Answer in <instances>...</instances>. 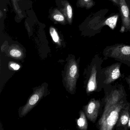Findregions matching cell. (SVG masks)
I'll return each mask as SVG.
<instances>
[{
    "label": "cell",
    "instance_id": "4fadbf2b",
    "mask_svg": "<svg viewBox=\"0 0 130 130\" xmlns=\"http://www.w3.org/2000/svg\"><path fill=\"white\" fill-rule=\"evenodd\" d=\"M79 3L80 6L90 9L94 7L96 3L95 0H80Z\"/></svg>",
    "mask_w": 130,
    "mask_h": 130
},
{
    "label": "cell",
    "instance_id": "30bf717a",
    "mask_svg": "<svg viewBox=\"0 0 130 130\" xmlns=\"http://www.w3.org/2000/svg\"><path fill=\"white\" fill-rule=\"evenodd\" d=\"M97 69L96 66H93L90 71V76L87 87V92L89 93L95 91L97 88L96 83Z\"/></svg>",
    "mask_w": 130,
    "mask_h": 130
},
{
    "label": "cell",
    "instance_id": "2e32d148",
    "mask_svg": "<svg viewBox=\"0 0 130 130\" xmlns=\"http://www.w3.org/2000/svg\"><path fill=\"white\" fill-rule=\"evenodd\" d=\"M67 12L68 19L71 20L73 17V9L71 6L69 4H68L67 6Z\"/></svg>",
    "mask_w": 130,
    "mask_h": 130
},
{
    "label": "cell",
    "instance_id": "9a60e30c",
    "mask_svg": "<svg viewBox=\"0 0 130 130\" xmlns=\"http://www.w3.org/2000/svg\"><path fill=\"white\" fill-rule=\"evenodd\" d=\"M10 54L13 57L19 58L21 57L22 55V53L18 49H13L10 52Z\"/></svg>",
    "mask_w": 130,
    "mask_h": 130
},
{
    "label": "cell",
    "instance_id": "277c9868",
    "mask_svg": "<svg viewBox=\"0 0 130 130\" xmlns=\"http://www.w3.org/2000/svg\"><path fill=\"white\" fill-rule=\"evenodd\" d=\"M121 17V25L120 32L130 33V1L119 0L118 7Z\"/></svg>",
    "mask_w": 130,
    "mask_h": 130
},
{
    "label": "cell",
    "instance_id": "5bb4252c",
    "mask_svg": "<svg viewBox=\"0 0 130 130\" xmlns=\"http://www.w3.org/2000/svg\"><path fill=\"white\" fill-rule=\"evenodd\" d=\"M50 33L53 41L55 43H59L60 38L56 29L53 27H51L50 29Z\"/></svg>",
    "mask_w": 130,
    "mask_h": 130
},
{
    "label": "cell",
    "instance_id": "44dd1931",
    "mask_svg": "<svg viewBox=\"0 0 130 130\" xmlns=\"http://www.w3.org/2000/svg\"><path fill=\"white\" fill-rule=\"evenodd\" d=\"M128 128H130V116H129V119H128Z\"/></svg>",
    "mask_w": 130,
    "mask_h": 130
},
{
    "label": "cell",
    "instance_id": "52a82bcc",
    "mask_svg": "<svg viewBox=\"0 0 130 130\" xmlns=\"http://www.w3.org/2000/svg\"><path fill=\"white\" fill-rule=\"evenodd\" d=\"M100 102L99 100L92 99L84 108L85 113L87 118L93 122L97 119L100 108Z\"/></svg>",
    "mask_w": 130,
    "mask_h": 130
},
{
    "label": "cell",
    "instance_id": "8fae6325",
    "mask_svg": "<svg viewBox=\"0 0 130 130\" xmlns=\"http://www.w3.org/2000/svg\"><path fill=\"white\" fill-rule=\"evenodd\" d=\"M128 106L124 108L121 110V116L119 119L118 120V123L117 124V127L124 126L128 124V119L129 118V112H128Z\"/></svg>",
    "mask_w": 130,
    "mask_h": 130
},
{
    "label": "cell",
    "instance_id": "8992f818",
    "mask_svg": "<svg viewBox=\"0 0 130 130\" xmlns=\"http://www.w3.org/2000/svg\"><path fill=\"white\" fill-rule=\"evenodd\" d=\"M44 92L45 87L44 86L37 89L34 92L33 94L29 99L27 103L23 107L20 114L22 117L25 116L30 110L32 109L43 96Z\"/></svg>",
    "mask_w": 130,
    "mask_h": 130
},
{
    "label": "cell",
    "instance_id": "9c48e42d",
    "mask_svg": "<svg viewBox=\"0 0 130 130\" xmlns=\"http://www.w3.org/2000/svg\"><path fill=\"white\" fill-rule=\"evenodd\" d=\"M123 96L124 93L122 90L118 89L112 90L105 99V103L104 111L120 102L122 100Z\"/></svg>",
    "mask_w": 130,
    "mask_h": 130
},
{
    "label": "cell",
    "instance_id": "ba28073f",
    "mask_svg": "<svg viewBox=\"0 0 130 130\" xmlns=\"http://www.w3.org/2000/svg\"><path fill=\"white\" fill-rule=\"evenodd\" d=\"M121 63H116L106 68L104 72L105 76V79L104 81L105 84H109L121 76Z\"/></svg>",
    "mask_w": 130,
    "mask_h": 130
},
{
    "label": "cell",
    "instance_id": "e0dca14e",
    "mask_svg": "<svg viewBox=\"0 0 130 130\" xmlns=\"http://www.w3.org/2000/svg\"><path fill=\"white\" fill-rule=\"evenodd\" d=\"M53 18L54 20L57 22H63L64 20V18L63 16L60 13H57L54 15Z\"/></svg>",
    "mask_w": 130,
    "mask_h": 130
},
{
    "label": "cell",
    "instance_id": "5b68a950",
    "mask_svg": "<svg viewBox=\"0 0 130 130\" xmlns=\"http://www.w3.org/2000/svg\"><path fill=\"white\" fill-rule=\"evenodd\" d=\"M79 77V70L76 62L74 59L69 61L67 68L65 80L67 87L71 91L76 88L77 80Z\"/></svg>",
    "mask_w": 130,
    "mask_h": 130
},
{
    "label": "cell",
    "instance_id": "ac0fdd59",
    "mask_svg": "<svg viewBox=\"0 0 130 130\" xmlns=\"http://www.w3.org/2000/svg\"><path fill=\"white\" fill-rule=\"evenodd\" d=\"M10 66L15 70H18L20 68V66L19 64H17L16 63H12L10 64Z\"/></svg>",
    "mask_w": 130,
    "mask_h": 130
},
{
    "label": "cell",
    "instance_id": "7c38bea8",
    "mask_svg": "<svg viewBox=\"0 0 130 130\" xmlns=\"http://www.w3.org/2000/svg\"><path fill=\"white\" fill-rule=\"evenodd\" d=\"M77 125L80 130H86L88 128V123L86 115L83 111H81L80 113L79 118L77 120Z\"/></svg>",
    "mask_w": 130,
    "mask_h": 130
},
{
    "label": "cell",
    "instance_id": "ffe728a7",
    "mask_svg": "<svg viewBox=\"0 0 130 130\" xmlns=\"http://www.w3.org/2000/svg\"><path fill=\"white\" fill-rule=\"evenodd\" d=\"M125 79H126V81L127 82L128 84H129L130 87V76H128L127 77H126Z\"/></svg>",
    "mask_w": 130,
    "mask_h": 130
},
{
    "label": "cell",
    "instance_id": "3957f363",
    "mask_svg": "<svg viewBox=\"0 0 130 130\" xmlns=\"http://www.w3.org/2000/svg\"><path fill=\"white\" fill-rule=\"evenodd\" d=\"M107 9H103L92 13L88 19V28L90 36H93L100 33L103 27L109 26V18L106 17L108 12Z\"/></svg>",
    "mask_w": 130,
    "mask_h": 130
},
{
    "label": "cell",
    "instance_id": "d6986e66",
    "mask_svg": "<svg viewBox=\"0 0 130 130\" xmlns=\"http://www.w3.org/2000/svg\"><path fill=\"white\" fill-rule=\"evenodd\" d=\"M116 6L118 7L119 4V0H109Z\"/></svg>",
    "mask_w": 130,
    "mask_h": 130
},
{
    "label": "cell",
    "instance_id": "7a4b0ae2",
    "mask_svg": "<svg viewBox=\"0 0 130 130\" xmlns=\"http://www.w3.org/2000/svg\"><path fill=\"white\" fill-rule=\"evenodd\" d=\"M103 54L106 57L114 58L130 65V45L124 44L109 45L104 48Z\"/></svg>",
    "mask_w": 130,
    "mask_h": 130
},
{
    "label": "cell",
    "instance_id": "6da1fadb",
    "mask_svg": "<svg viewBox=\"0 0 130 130\" xmlns=\"http://www.w3.org/2000/svg\"><path fill=\"white\" fill-rule=\"evenodd\" d=\"M124 101L121 100L117 104L104 110L98 122L101 130H111L118 122L121 111L124 107Z\"/></svg>",
    "mask_w": 130,
    "mask_h": 130
}]
</instances>
